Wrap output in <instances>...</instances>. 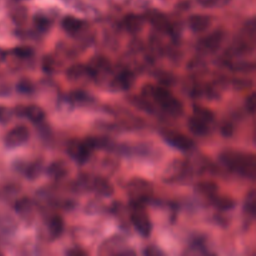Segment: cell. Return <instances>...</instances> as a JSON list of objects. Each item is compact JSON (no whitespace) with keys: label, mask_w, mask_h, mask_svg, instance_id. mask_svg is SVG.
<instances>
[{"label":"cell","mask_w":256,"mask_h":256,"mask_svg":"<svg viewBox=\"0 0 256 256\" xmlns=\"http://www.w3.org/2000/svg\"><path fill=\"white\" fill-rule=\"evenodd\" d=\"M245 29H246V32H249L250 35H255L256 36V18L255 19L250 20V22H248L246 26H245Z\"/></svg>","instance_id":"e575fe53"},{"label":"cell","mask_w":256,"mask_h":256,"mask_svg":"<svg viewBox=\"0 0 256 256\" xmlns=\"http://www.w3.org/2000/svg\"><path fill=\"white\" fill-rule=\"evenodd\" d=\"M245 212L256 220V192H252L246 198L245 202Z\"/></svg>","instance_id":"83f0119b"},{"label":"cell","mask_w":256,"mask_h":256,"mask_svg":"<svg viewBox=\"0 0 256 256\" xmlns=\"http://www.w3.org/2000/svg\"><path fill=\"white\" fill-rule=\"evenodd\" d=\"M26 9H25L24 6H18L16 9L12 10V19L16 25H22V22H25V20H26Z\"/></svg>","instance_id":"f1b7e54d"},{"label":"cell","mask_w":256,"mask_h":256,"mask_svg":"<svg viewBox=\"0 0 256 256\" xmlns=\"http://www.w3.org/2000/svg\"><path fill=\"white\" fill-rule=\"evenodd\" d=\"M246 109L249 112H256V92L249 95L246 99Z\"/></svg>","instance_id":"836d02e7"},{"label":"cell","mask_w":256,"mask_h":256,"mask_svg":"<svg viewBox=\"0 0 256 256\" xmlns=\"http://www.w3.org/2000/svg\"><path fill=\"white\" fill-rule=\"evenodd\" d=\"M220 160L235 174L256 182V155L229 150L220 155Z\"/></svg>","instance_id":"6da1fadb"},{"label":"cell","mask_w":256,"mask_h":256,"mask_svg":"<svg viewBox=\"0 0 256 256\" xmlns=\"http://www.w3.org/2000/svg\"><path fill=\"white\" fill-rule=\"evenodd\" d=\"M225 38H226V32L224 30H215L200 42L199 48L206 52H215L222 48Z\"/></svg>","instance_id":"ba28073f"},{"label":"cell","mask_w":256,"mask_h":256,"mask_svg":"<svg viewBox=\"0 0 256 256\" xmlns=\"http://www.w3.org/2000/svg\"><path fill=\"white\" fill-rule=\"evenodd\" d=\"M92 190L96 192L99 195H102V196H110V195L114 192V189H112V184L104 179L95 180L94 185H92Z\"/></svg>","instance_id":"ffe728a7"},{"label":"cell","mask_w":256,"mask_h":256,"mask_svg":"<svg viewBox=\"0 0 256 256\" xmlns=\"http://www.w3.org/2000/svg\"><path fill=\"white\" fill-rule=\"evenodd\" d=\"M0 256H4V255H2V252H0Z\"/></svg>","instance_id":"ee69618b"},{"label":"cell","mask_w":256,"mask_h":256,"mask_svg":"<svg viewBox=\"0 0 256 256\" xmlns=\"http://www.w3.org/2000/svg\"><path fill=\"white\" fill-rule=\"evenodd\" d=\"M254 140H255V144H256V128H255V132H254Z\"/></svg>","instance_id":"b9f144b4"},{"label":"cell","mask_w":256,"mask_h":256,"mask_svg":"<svg viewBox=\"0 0 256 256\" xmlns=\"http://www.w3.org/2000/svg\"><path fill=\"white\" fill-rule=\"evenodd\" d=\"M212 24V19L208 15L202 14H194L189 18L188 20V25H189L190 30L195 34H202V32H208Z\"/></svg>","instance_id":"8fae6325"},{"label":"cell","mask_w":256,"mask_h":256,"mask_svg":"<svg viewBox=\"0 0 256 256\" xmlns=\"http://www.w3.org/2000/svg\"><path fill=\"white\" fill-rule=\"evenodd\" d=\"M164 140L172 146L174 149L180 150V152H190V150L194 149L195 142L194 140L190 139L189 136L184 134H180V132H168L164 134Z\"/></svg>","instance_id":"52a82bcc"},{"label":"cell","mask_w":256,"mask_h":256,"mask_svg":"<svg viewBox=\"0 0 256 256\" xmlns=\"http://www.w3.org/2000/svg\"><path fill=\"white\" fill-rule=\"evenodd\" d=\"M135 75L132 72H122L115 79V85L120 90H129L134 85Z\"/></svg>","instance_id":"e0dca14e"},{"label":"cell","mask_w":256,"mask_h":256,"mask_svg":"<svg viewBox=\"0 0 256 256\" xmlns=\"http://www.w3.org/2000/svg\"><path fill=\"white\" fill-rule=\"evenodd\" d=\"M14 2H25V0H14Z\"/></svg>","instance_id":"7bdbcfd3"},{"label":"cell","mask_w":256,"mask_h":256,"mask_svg":"<svg viewBox=\"0 0 256 256\" xmlns=\"http://www.w3.org/2000/svg\"><path fill=\"white\" fill-rule=\"evenodd\" d=\"M30 139V132L25 125H18L6 132L4 138V145L6 149H18L26 144Z\"/></svg>","instance_id":"5b68a950"},{"label":"cell","mask_w":256,"mask_h":256,"mask_svg":"<svg viewBox=\"0 0 256 256\" xmlns=\"http://www.w3.org/2000/svg\"><path fill=\"white\" fill-rule=\"evenodd\" d=\"M12 54L15 55L19 59H30L34 55V50L30 46H25V45H22V46H16L14 50H12Z\"/></svg>","instance_id":"4316f807"},{"label":"cell","mask_w":256,"mask_h":256,"mask_svg":"<svg viewBox=\"0 0 256 256\" xmlns=\"http://www.w3.org/2000/svg\"><path fill=\"white\" fill-rule=\"evenodd\" d=\"M128 188H129L130 196H132V199L136 202H144V200H146L150 196V194H152L150 184H148L144 180H132V182H130V184L128 185Z\"/></svg>","instance_id":"30bf717a"},{"label":"cell","mask_w":256,"mask_h":256,"mask_svg":"<svg viewBox=\"0 0 256 256\" xmlns=\"http://www.w3.org/2000/svg\"><path fill=\"white\" fill-rule=\"evenodd\" d=\"M142 24H144V20L142 16L135 14L126 15L124 19V26L126 28L128 32H138L142 30Z\"/></svg>","instance_id":"d6986e66"},{"label":"cell","mask_w":256,"mask_h":256,"mask_svg":"<svg viewBox=\"0 0 256 256\" xmlns=\"http://www.w3.org/2000/svg\"><path fill=\"white\" fill-rule=\"evenodd\" d=\"M15 212L22 219H29V218L32 216L34 205H32V202L29 199L24 198V199H20L15 202Z\"/></svg>","instance_id":"5bb4252c"},{"label":"cell","mask_w":256,"mask_h":256,"mask_svg":"<svg viewBox=\"0 0 256 256\" xmlns=\"http://www.w3.org/2000/svg\"><path fill=\"white\" fill-rule=\"evenodd\" d=\"M212 202V204L220 210H232L235 208V202L232 199V198L218 195V196L214 198Z\"/></svg>","instance_id":"603a6c76"},{"label":"cell","mask_w":256,"mask_h":256,"mask_svg":"<svg viewBox=\"0 0 256 256\" xmlns=\"http://www.w3.org/2000/svg\"><path fill=\"white\" fill-rule=\"evenodd\" d=\"M194 115L195 116H198L199 119L204 120V122H214V114H212V112H210L209 109H206V108L204 106H199V105H195L194 106Z\"/></svg>","instance_id":"d4e9b609"},{"label":"cell","mask_w":256,"mask_h":256,"mask_svg":"<svg viewBox=\"0 0 256 256\" xmlns=\"http://www.w3.org/2000/svg\"><path fill=\"white\" fill-rule=\"evenodd\" d=\"M8 94H9V88L4 84H0V96H4Z\"/></svg>","instance_id":"f35d334b"},{"label":"cell","mask_w":256,"mask_h":256,"mask_svg":"<svg viewBox=\"0 0 256 256\" xmlns=\"http://www.w3.org/2000/svg\"><path fill=\"white\" fill-rule=\"evenodd\" d=\"M34 24L38 30H40V32H46L50 28V20L46 16H42V15H36L34 18Z\"/></svg>","instance_id":"f546056e"},{"label":"cell","mask_w":256,"mask_h":256,"mask_svg":"<svg viewBox=\"0 0 256 256\" xmlns=\"http://www.w3.org/2000/svg\"><path fill=\"white\" fill-rule=\"evenodd\" d=\"M98 148L96 139H88L85 142H72L68 148V154L79 164H84L92 156V152Z\"/></svg>","instance_id":"3957f363"},{"label":"cell","mask_w":256,"mask_h":256,"mask_svg":"<svg viewBox=\"0 0 256 256\" xmlns=\"http://www.w3.org/2000/svg\"><path fill=\"white\" fill-rule=\"evenodd\" d=\"M150 20H152V24L156 26V29L162 30V32H169L170 24L166 20V18L162 14H160V12H154V14L150 16Z\"/></svg>","instance_id":"cb8c5ba5"},{"label":"cell","mask_w":256,"mask_h":256,"mask_svg":"<svg viewBox=\"0 0 256 256\" xmlns=\"http://www.w3.org/2000/svg\"><path fill=\"white\" fill-rule=\"evenodd\" d=\"M205 256H216V255H215V254H212V252H208V254L205 255Z\"/></svg>","instance_id":"60d3db41"},{"label":"cell","mask_w":256,"mask_h":256,"mask_svg":"<svg viewBox=\"0 0 256 256\" xmlns=\"http://www.w3.org/2000/svg\"><path fill=\"white\" fill-rule=\"evenodd\" d=\"M64 220L62 219V216L59 215H55L50 219L49 222V234L52 239H58L59 236H62V232H64Z\"/></svg>","instance_id":"ac0fdd59"},{"label":"cell","mask_w":256,"mask_h":256,"mask_svg":"<svg viewBox=\"0 0 256 256\" xmlns=\"http://www.w3.org/2000/svg\"><path fill=\"white\" fill-rule=\"evenodd\" d=\"M198 192L202 195H204L208 199L212 200L214 198H216L219 195V188L215 182H202L200 184H198Z\"/></svg>","instance_id":"2e32d148"},{"label":"cell","mask_w":256,"mask_h":256,"mask_svg":"<svg viewBox=\"0 0 256 256\" xmlns=\"http://www.w3.org/2000/svg\"><path fill=\"white\" fill-rule=\"evenodd\" d=\"M12 115H14V112L10 110L8 106H4V105H0V125H5L12 119Z\"/></svg>","instance_id":"4dcf8cb0"},{"label":"cell","mask_w":256,"mask_h":256,"mask_svg":"<svg viewBox=\"0 0 256 256\" xmlns=\"http://www.w3.org/2000/svg\"><path fill=\"white\" fill-rule=\"evenodd\" d=\"M22 170V174L28 178V179H36L40 175V172H42V164L40 162H32V164H26L22 165L19 168Z\"/></svg>","instance_id":"44dd1931"},{"label":"cell","mask_w":256,"mask_h":256,"mask_svg":"<svg viewBox=\"0 0 256 256\" xmlns=\"http://www.w3.org/2000/svg\"><path fill=\"white\" fill-rule=\"evenodd\" d=\"M6 55H8L6 52H4V50L0 49V62H2L5 59H6Z\"/></svg>","instance_id":"ab89813d"},{"label":"cell","mask_w":256,"mask_h":256,"mask_svg":"<svg viewBox=\"0 0 256 256\" xmlns=\"http://www.w3.org/2000/svg\"><path fill=\"white\" fill-rule=\"evenodd\" d=\"M34 90H35L34 84H32V82L28 79H22L16 84V92H19V94L30 95L34 92Z\"/></svg>","instance_id":"484cf974"},{"label":"cell","mask_w":256,"mask_h":256,"mask_svg":"<svg viewBox=\"0 0 256 256\" xmlns=\"http://www.w3.org/2000/svg\"><path fill=\"white\" fill-rule=\"evenodd\" d=\"M62 29L69 34H76L84 26V22L75 16H65L62 22Z\"/></svg>","instance_id":"9a60e30c"},{"label":"cell","mask_w":256,"mask_h":256,"mask_svg":"<svg viewBox=\"0 0 256 256\" xmlns=\"http://www.w3.org/2000/svg\"><path fill=\"white\" fill-rule=\"evenodd\" d=\"M144 256H166L165 252L158 246H148L144 250Z\"/></svg>","instance_id":"1f68e13d"},{"label":"cell","mask_w":256,"mask_h":256,"mask_svg":"<svg viewBox=\"0 0 256 256\" xmlns=\"http://www.w3.org/2000/svg\"><path fill=\"white\" fill-rule=\"evenodd\" d=\"M66 256H89L86 254V252L82 249H80V248H74V249L69 250Z\"/></svg>","instance_id":"d590c367"},{"label":"cell","mask_w":256,"mask_h":256,"mask_svg":"<svg viewBox=\"0 0 256 256\" xmlns=\"http://www.w3.org/2000/svg\"><path fill=\"white\" fill-rule=\"evenodd\" d=\"M232 132H234V128H232V125L225 124L224 126H222V134H224L225 136H232Z\"/></svg>","instance_id":"74e56055"},{"label":"cell","mask_w":256,"mask_h":256,"mask_svg":"<svg viewBox=\"0 0 256 256\" xmlns=\"http://www.w3.org/2000/svg\"><path fill=\"white\" fill-rule=\"evenodd\" d=\"M188 126H189L190 132L194 135H198V136H205V135H208L210 132L209 122L199 119V118L195 116V115H192V118L189 119Z\"/></svg>","instance_id":"4fadbf2b"},{"label":"cell","mask_w":256,"mask_h":256,"mask_svg":"<svg viewBox=\"0 0 256 256\" xmlns=\"http://www.w3.org/2000/svg\"><path fill=\"white\" fill-rule=\"evenodd\" d=\"M150 98L164 110L166 114L172 116H179L184 112V108L180 100H178L168 89L162 86H149Z\"/></svg>","instance_id":"7a4b0ae2"},{"label":"cell","mask_w":256,"mask_h":256,"mask_svg":"<svg viewBox=\"0 0 256 256\" xmlns=\"http://www.w3.org/2000/svg\"><path fill=\"white\" fill-rule=\"evenodd\" d=\"M222 0H196L198 4L200 6L205 8V9H212V8H216L220 4Z\"/></svg>","instance_id":"d6a6232c"},{"label":"cell","mask_w":256,"mask_h":256,"mask_svg":"<svg viewBox=\"0 0 256 256\" xmlns=\"http://www.w3.org/2000/svg\"><path fill=\"white\" fill-rule=\"evenodd\" d=\"M74 99L78 100V102H88V100H89V96H88L85 92H74Z\"/></svg>","instance_id":"8d00e7d4"},{"label":"cell","mask_w":256,"mask_h":256,"mask_svg":"<svg viewBox=\"0 0 256 256\" xmlns=\"http://www.w3.org/2000/svg\"><path fill=\"white\" fill-rule=\"evenodd\" d=\"M48 174H49L52 179H62V178L68 174V169L66 166H65V164H62V162H52L49 166V169H48Z\"/></svg>","instance_id":"7402d4cb"},{"label":"cell","mask_w":256,"mask_h":256,"mask_svg":"<svg viewBox=\"0 0 256 256\" xmlns=\"http://www.w3.org/2000/svg\"><path fill=\"white\" fill-rule=\"evenodd\" d=\"M99 256H136V254L122 238H112L102 244Z\"/></svg>","instance_id":"277c9868"},{"label":"cell","mask_w":256,"mask_h":256,"mask_svg":"<svg viewBox=\"0 0 256 256\" xmlns=\"http://www.w3.org/2000/svg\"><path fill=\"white\" fill-rule=\"evenodd\" d=\"M132 222L134 225L135 230L139 232L142 236L144 238H149L152 235V224L150 222V218L149 215L146 214L144 209L142 208H135L134 210L132 212Z\"/></svg>","instance_id":"8992f818"},{"label":"cell","mask_w":256,"mask_h":256,"mask_svg":"<svg viewBox=\"0 0 256 256\" xmlns=\"http://www.w3.org/2000/svg\"><path fill=\"white\" fill-rule=\"evenodd\" d=\"M16 222L8 215H0V242H6L16 232Z\"/></svg>","instance_id":"7c38bea8"},{"label":"cell","mask_w":256,"mask_h":256,"mask_svg":"<svg viewBox=\"0 0 256 256\" xmlns=\"http://www.w3.org/2000/svg\"><path fill=\"white\" fill-rule=\"evenodd\" d=\"M14 114L19 118H25L32 124H42L45 119V112L38 105H28V106H16Z\"/></svg>","instance_id":"9c48e42d"}]
</instances>
